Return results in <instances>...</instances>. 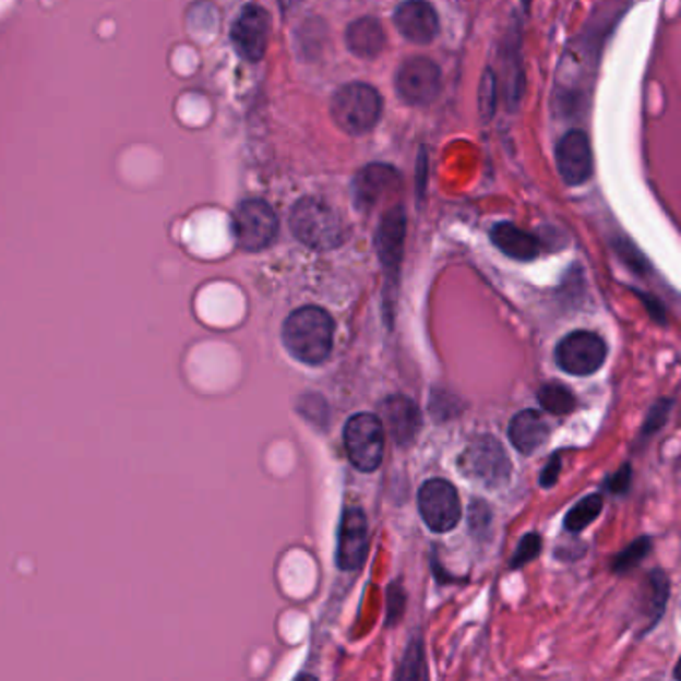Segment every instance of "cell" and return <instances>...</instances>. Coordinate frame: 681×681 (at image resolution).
Segmentation results:
<instances>
[{
  "instance_id": "cell-7",
  "label": "cell",
  "mask_w": 681,
  "mask_h": 681,
  "mask_svg": "<svg viewBox=\"0 0 681 681\" xmlns=\"http://www.w3.org/2000/svg\"><path fill=\"white\" fill-rule=\"evenodd\" d=\"M419 512L429 530L444 534L458 526L463 506L453 485L443 478H434L425 482L419 490Z\"/></svg>"
},
{
  "instance_id": "cell-35",
  "label": "cell",
  "mask_w": 681,
  "mask_h": 681,
  "mask_svg": "<svg viewBox=\"0 0 681 681\" xmlns=\"http://www.w3.org/2000/svg\"><path fill=\"white\" fill-rule=\"evenodd\" d=\"M673 678H676V680L681 681V656L680 659H678V664H676V671H673Z\"/></svg>"
},
{
  "instance_id": "cell-24",
  "label": "cell",
  "mask_w": 681,
  "mask_h": 681,
  "mask_svg": "<svg viewBox=\"0 0 681 681\" xmlns=\"http://www.w3.org/2000/svg\"><path fill=\"white\" fill-rule=\"evenodd\" d=\"M652 550V538L649 536H640L634 542L625 546L620 554H616L612 562V570L616 574H625L637 564H642L646 560L647 554Z\"/></svg>"
},
{
  "instance_id": "cell-18",
  "label": "cell",
  "mask_w": 681,
  "mask_h": 681,
  "mask_svg": "<svg viewBox=\"0 0 681 681\" xmlns=\"http://www.w3.org/2000/svg\"><path fill=\"white\" fill-rule=\"evenodd\" d=\"M490 238L504 255L518 262H530L540 253V241L534 238L533 234L509 222H502L492 227Z\"/></svg>"
},
{
  "instance_id": "cell-5",
  "label": "cell",
  "mask_w": 681,
  "mask_h": 681,
  "mask_svg": "<svg viewBox=\"0 0 681 681\" xmlns=\"http://www.w3.org/2000/svg\"><path fill=\"white\" fill-rule=\"evenodd\" d=\"M345 451L349 461L363 473H373L379 468L385 453V427L383 420L361 413L347 420L345 425Z\"/></svg>"
},
{
  "instance_id": "cell-14",
  "label": "cell",
  "mask_w": 681,
  "mask_h": 681,
  "mask_svg": "<svg viewBox=\"0 0 681 681\" xmlns=\"http://www.w3.org/2000/svg\"><path fill=\"white\" fill-rule=\"evenodd\" d=\"M398 186H401V176L395 168L385 164H371L357 174L353 183L355 205L367 212L381 200H385L386 195L397 192Z\"/></svg>"
},
{
  "instance_id": "cell-1",
  "label": "cell",
  "mask_w": 681,
  "mask_h": 681,
  "mask_svg": "<svg viewBox=\"0 0 681 681\" xmlns=\"http://www.w3.org/2000/svg\"><path fill=\"white\" fill-rule=\"evenodd\" d=\"M335 323L327 311L319 307H301L284 325V343L297 361L321 365L333 349Z\"/></svg>"
},
{
  "instance_id": "cell-16",
  "label": "cell",
  "mask_w": 681,
  "mask_h": 681,
  "mask_svg": "<svg viewBox=\"0 0 681 681\" xmlns=\"http://www.w3.org/2000/svg\"><path fill=\"white\" fill-rule=\"evenodd\" d=\"M383 427L397 444H409L420 429V413L417 405L407 397L386 398L381 407Z\"/></svg>"
},
{
  "instance_id": "cell-8",
  "label": "cell",
  "mask_w": 681,
  "mask_h": 681,
  "mask_svg": "<svg viewBox=\"0 0 681 681\" xmlns=\"http://www.w3.org/2000/svg\"><path fill=\"white\" fill-rule=\"evenodd\" d=\"M395 86L401 100L410 106H427L441 92V69L431 58H407L398 67Z\"/></svg>"
},
{
  "instance_id": "cell-17",
  "label": "cell",
  "mask_w": 681,
  "mask_h": 681,
  "mask_svg": "<svg viewBox=\"0 0 681 681\" xmlns=\"http://www.w3.org/2000/svg\"><path fill=\"white\" fill-rule=\"evenodd\" d=\"M550 429L538 410H523L511 422L509 437L518 453L533 454L545 446Z\"/></svg>"
},
{
  "instance_id": "cell-19",
  "label": "cell",
  "mask_w": 681,
  "mask_h": 681,
  "mask_svg": "<svg viewBox=\"0 0 681 681\" xmlns=\"http://www.w3.org/2000/svg\"><path fill=\"white\" fill-rule=\"evenodd\" d=\"M345 40H347V46H349L353 55L365 58V60L379 57L385 50L386 45L383 26L377 19H371V16H365V19L355 21L347 28Z\"/></svg>"
},
{
  "instance_id": "cell-26",
  "label": "cell",
  "mask_w": 681,
  "mask_h": 681,
  "mask_svg": "<svg viewBox=\"0 0 681 681\" xmlns=\"http://www.w3.org/2000/svg\"><path fill=\"white\" fill-rule=\"evenodd\" d=\"M542 552V538L540 534L530 533L521 538V542L516 546V552L511 560V570H521V568L530 564L533 560L540 557Z\"/></svg>"
},
{
  "instance_id": "cell-31",
  "label": "cell",
  "mask_w": 681,
  "mask_h": 681,
  "mask_svg": "<svg viewBox=\"0 0 681 681\" xmlns=\"http://www.w3.org/2000/svg\"><path fill=\"white\" fill-rule=\"evenodd\" d=\"M630 482H632V468H630V465H625L618 473H613L612 477L608 478L606 487L613 494H622V492L630 489Z\"/></svg>"
},
{
  "instance_id": "cell-9",
  "label": "cell",
  "mask_w": 681,
  "mask_h": 681,
  "mask_svg": "<svg viewBox=\"0 0 681 681\" xmlns=\"http://www.w3.org/2000/svg\"><path fill=\"white\" fill-rule=\"evenodd\" d=\"M234 234L243 250H265L277 236V217L270 204L248 200L234 214Z\"/></svg>"
},
{
  "instance_id": "cell-23",
  "label": "cell",
  "mask_w": 681,
  "mask_h": 681,
  "mask_svg": "<svg viewBox=\"0 0 681 681\" xmlns=\"http://www.w3.org/2000/svg\"><path fill=\"white\" fill-rule=\"evenodd\" d=\"M538 403L552 415H568L576 407V398L564 385L550 383L538 391Z\"/></svg>"
},
{
  "instance_id": "cell-27",
  "label": "cell",
  "mask_w": 681,
  "mask_h": 681,
  "mask_svg": "<svg viewBox=\"0 0 681 681\" xmlns=\"http://www.w3.org/2000/svg\"><path fill=\"white\" fill-rule=\"evenodd\" d=\"M613 250L632 272L640 273V275L649 272L646 258L640 253L632 241L624 238L613 239Z\"/></svg>"
},
{
  "instance_id": "cell-32",
  "label": "cell",
  "mask_w": 681,
  "mask_h": 681,
  "mask_svg": "<svg viewBox=\"0 0 681 681\" xmlns=\"http://www.w3.org/2000/svg\"><path fill=\"white\" fill-rule=\"evenodd\" d=\"M560 468H562V458H560L558 454H554V456L548 461V465L545 466L542 475H540V485H542L545 489H550V487L557 485L558 477H560Z\"/></svg>"
},
{
  "instance_id": "cell-4",
  "label": "cell",
  "mask_w": 681,
  "mask_h": 681,
  "mask_svg": "<svg viewBox=\"0 0 681 681\" xmlns=\"http://www.w3.org/2000/svg\"><path fill=\"white\" fill-rule=\"evenodd\" d=\"M458 465L465 477L473 478L480 485H487L490 489L506 485L512 473L509 454L502 449V444L489 434L477 437L468 444Z\"/></svg>"
},
{
  "instance_id": "cell-20",
  "label": "cell",
  "mask_w": 681,
  "mask_h": 681,
  "mask_svg": "<svg viewBox=\"0 0 681 681\" xmlns=\"http://www.w3.org/2000/svg\"><path fill=\"white\" fill-rule=\"evenodd\" d=\"M393 681H431L425 637L415 632L403 647Z\"/></svg>"
},
{
  "instance_id": "cell-36",
  "label": "cell",
  "mask_w": 681,
  "mask_h": 681,
  "mask_svg": "<svg viewBox=\"0 0 681 681\" xmlns=\"http://www.w3.org/2000/svg\"><path fill=\"white\" fill-rule=\"evenodd\" d=\"M526 2H528V0H526Z\"/></svg>"
},
{
  "instance_id": "cell-3",
  "label": "cell",
  "mask_w": 681,
  "mask_h": 681,
  "mask_svg": "<svg viewBox=\"0 0 681 681\" xmlns=\"http://www.w3.org/2000/svg\"><path fill=\"white\" fill-rule=\"evenodd\" d=\"M381 96L369 84H347L335 92L331 100V116L343 132L363 136L375 128L381 118Z\"/></svg>"
},
{
  "instance_id": "cell-30",
  "label": "cell",
  "mask_w": 681,
  "mask_h": 681,
  "mask_svg": "<svg viewBox=\"0 0 681 681\" xmlns=\"http://www.w3.org/2000/svg\"><path fill=\"white\" fill-rule=\"evenodd\" d=\"M494 92H497V79L490 70H487V74L482 76V92H480V108H482V113L487 112V118L494 110V100H497Z\"/></svg>"
},
{
  "instance_id": "cell-2",
  "label": "cell",
  "mask_w": 681,
  "mask_h": 681,
  "mask_svg": "<svg viewBox=\"0 0 681 681\" xmlns=\"http://www.w3.org/2000/svg\"><path fill=\"white\" fill-rule=\"evenodd\" d=\"M291 231L301 243L313 250H333L347 239L345 219L319 198H303L294 205Z\"/></svg>"
},
{
  "instance_id": "cell-11",
  "label": "cell",
  "mask_w": 681,
  "mask_h": 681,
  "mask_svg": "<svg viewBox=\"0 0 681 681\" xmlns=\"http://www.w3.org/2000/svg\"><path fill=\"white\" fill-rule=\"evenodd\" d=\"M270 31H272L270 12L258 4H250L241 11L234 24L231 40L241 57L248 58L250 62H258L267 50Z\"/></svg>"
},
{
  "instance_id": "cell-15",
  "label": "cell",
  "mask_w": 681,
  "mask_h": 681,
  "mask_svg": "<svg viewBox=\"0 0 681 681\" xmlns=\"http://www.w3.org/2000/svg\"><path fill=\"white\" fill-rule=\"evenodd\" d=\"M398 33L415 45H429L439 35V16L427 0H407L395 12Z\"/></svg>"
},
{
  "instance_id": "cell-10",
  "label": "cell",
  "mask_w": 681,
  "mask_h": 681,
  "mask_svg": "<svg viewBox=\"0 0 681 681\" xmlns=\"http://www.w3.org/2000/svg\"><path fill=\"white\" fill-rule=\"evenodd\" d=\"M369 557V523L361 509L349 506L343 512L335 550V564L340 572L361 570Z\"/></svg>"
},
{
  "instance_id": "cell-29",
  "label": "cell",
  "mask_w": 681,
  "mask_h": 681,
  "mask_svg": "<svg viewBox=\"0 0 681 681\" xmlns=\"http://www.w3.org/2000/svg\"><path fill=\"white\" fill-rule=\"evenodd\" d=\"M490 523H492V514L487 504L482 502H475L473 509H470V530L475 536H485V533H489Z\"/></svg>"
},
{
  "instance_id": "cell-13",
  "label": "cell",
  "mask_w": 681,
  "mask_h": 681,
  "mask_svg": "<svg viewBox=\"0 0 681 681\" xmlns=\"http://www.w3.org/2000/svg\"><path fill=\"white\" fill-rule=\"evenodd\" d=\"M407 217L403 214V207L389 210L377 231V251L385 267L386 279H397L403 260V246H405V231Z\"/></svg>"
},
{
  "instance_id": "cell-28",
  "label": "cell",
  "mask_w": 681,
  "mask_h": 681,
  "mask_svg": "<svg viewBox=\"0 0 681 681\" xmlns=\"http://www.w3.org/2000/svg\"><path fill=\"white\" fill-rule=\"evenodd\" d=\"M670 410L671 401H668V398H661L656 405H652V409L647 413L646 422H644V429H642V437L647 439V437L656 434L668 422Z\"/></svg>"
},
{
  "instance_id": "cell-6",
  "label": "cell",
  "mask_w": 681,
  "mask_h": 681,
  "mask_svg": "<svg viewBox=\"0 0 681 681\" xmlns=\"http://www.w3.org/2000/svg\"><path fill=\"white\" fill-rule=\"evenodd\" d=\"M554 357L558 367L568 375L590 377L606 363L608 345L598 333L572 331L558 343Z\"/></svg>"
},
{
  "instance_id": "cell-34",
  "label": "cell",
  "mask_w": 681,
  "mask_h": 681,
  "mask_svg": "<svg viewBox=\"0 0 681 681\" xmlns=\"http://www.w3.org/2000/svg\"><path fill=\"white\" fill-rule=\"evenodd\" d=\"M294 681H319L313 673H309V671H301V673H297Z\"/></svg>"
},
{
  "instance_id": "cell-25",
  "label": "cell",
  "mask_w": 681,
  "mask_h": 681,
  "mask_svg": "<svg viewBox=\"0 0 681 681\" xmlns=\"http://www.w3.org/2000/svg\"><path fill=\"white\" fill-rule=\"evenodd\" d=\"M405 612H407V590L401 584V580H395L386 588V628H395V625L401 624Z\"/></svg>"
},
{
  "instance_id": "cell-21",
  "label": "cell",
  "mask_w": 681,
  "mask_h": 681,
  "mask_svg": "<svg viewBox=\"0 0 681 681\" xmlns=\"http://www.w3.org/2000/svg\"><path fill=\"white\" fill-rule=\"evenodd\" d=\"M670 578L664 570H654L647 576V598H646V620L647 625L644 632L654 630L664 618L670 602Z\"/></svg>"
},
{
  "instance_id": "cell-12",
  "label": "cell",
  "mask_w": 681,
  "mask_h": 681,
  "mask_svg": "<svg viewBox=\"0 0 681 681\" xmlns=\"http://www.w3.org/2000/svg\"><path fill=\"white\" fill-rule=\"evenodd\" d=\"M558 171L568 186L588 182L594 171L590 140L582 130H572L562 136L557 146Z\"/></svg>"
},
{
  "instance_id": "cell-22",
  "label": "cell",
  "mask_w": 681,
  "mask_h": 681,
  "mask_svg": "<svg viewBox=\"0 0 681 681\" xmlns=\"http://www.w3.org/2000/svg\"><path fill=\"white\" fill-rule=\"evenodd\" d=\"M604 500L600 494H590L586 499L580 500L578 504H574L570 511H568L566 518H564V528L568 533L578 534L588 528L602 512Z\"/></svg>"
},
{
  "instance_id": "cell-33",
  "label": "cell",
  "mask_w": 681,
  "mask_h": 681,
  "mask_svg": "<svg viewBox=\"0 0 681 681\" xmlns=\"http://www.w3.org/2000/svg\"><path fill=\"white\" fill-rule=\"evenodd\" d=\"M637 297L644 301V306L647 307V311H649V315L656 319L658 323H666V311H664V307L659 303L656 297L646 296V294H642V291H636Z\"/></svg>"
}]
</instances>
